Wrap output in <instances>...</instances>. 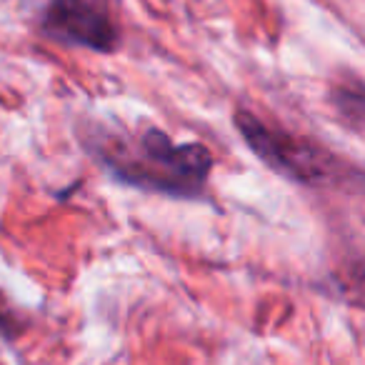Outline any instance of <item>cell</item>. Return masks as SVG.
<instances>
[{"mask_svg":"<svg viewBox=\"0 0 365 365\" xmlns=\"http://www.w3.org/2000/svg\"><path fill=\"white\" fill-rule=\"evenodd\" d=\"M108 160L123 180L175 195H195L203 188L210 170V153L203 145H175L160 130H148L143 135L140 155Z\"/></svg>","mask_w":365,"mask_h":365,"instance_id":"obj_1","label":"cell"},{"mask_svg":"<svg viewBox=\"0 0 365 365\" xmlns=\"http://www.w3.org/2000/svg\"><path fill=\"white\" fill-rule=\"evenodd\" d=\"M235 125L250 145V150L263 158L273 170L283 173L285 178H293L298 182H318L328 178L330 165H333L328 153L318 150L310 143L295 140L285 133L270 130L250 113H238Z\"/></svg>","mask_w":365,"mask_h":365,"instance_id":"obj_2","label":"cell"},{"mask_svg":"<svg viewBox=\"0 0 365 365\" xmlns=\"http://www.w3.org/2000/svg\"><path fill=\"white\" fill-rule=\"evenodd\" d=\"M46 28L61 41L81 43L93 51H113L118 43L108 0H53Z\"/></svg>","mask_w":365,"mask_h":365,"instance_id":"obj_3","label":"cell"}]
</instances>
